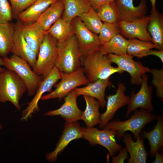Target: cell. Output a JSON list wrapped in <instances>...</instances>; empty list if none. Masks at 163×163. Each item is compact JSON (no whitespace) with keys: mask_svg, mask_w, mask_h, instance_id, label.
<instances>
[{"mask_svg":"<svg viewBox=\"0 0 163 163\" xmlns=\"http://www.w3.org/2000/svg\"><path fill=\"white\" fill-rule=\"evenodd\" d=\"M27 91L25 84L14 71L4 69L0 72V102L9 101L20 110V100Z\"/></svg>","mask_w":163,"mask_h":163,"instance_id":"obj_1","label":"cell"},{"mask_svg":"<svg viewBox=\"0 0 163 163\" xmlns=\"http://www.w3.org/2000/svg\"><path fill=\"white\" fill-rule=\"evenodd\" d=\"M130 118L125 121L114 120L109 122L102 129H113L117 132L116 137L121 140L125 133L130 131L133 134L134 139L139 136L143 127L147 124L156 119L157 117L151 112L141 109H136Z\"/></svg>","mask_w":163,"mask_h":163,"instance_id":"obj_2","label":"cell"},{"mask_svg":"<svg viewBox=\"0 0 163 163\" xmlns=\"http://www.w3.org/2000/svg\"><path fill=\"white\" fill-rule=\"evenodd\" d=\"M59 53L55 66L61 72L71 73L81 67V54L74 35L61 42H57Z\"/></svg>","mask_w":163,"mask_h":163,"instance_id":"obj_3","label":"cell"},{"mask_svg":"<svg viewBox=\"0 0 163 163\" xmlns=\"http://www.w3.org/2000/svg\"><path fill=\"white\" fill-rule=\"evenodd\" d=\"M107 55L102 54L99 50L92 53L86 59L83 68L84 73L90 82L99 79H106L115 73L124 71L118 67L111 66Z\"/></svg>","mask_w":163,"mask_h":163,"instance_id":"obj_4","label":"cell"},{"mask_svg":"<svg viewBox=\"0 0 163 163\" xmlns=\"http://www.w3.org/2000/svg\"><path fill=\"white\" fill-rule=\"evenodd\" d=\"M58 53L57 41L45 32L39 48L37 58L33 68V71L45 78L55 66Z\"/></svg>","mask_w":163,"mask_h":163,"instance_id":"obj_5","label":"cell"},{"mask_svg":"<svg viewBox=\"0 0 163 163\" xmlns=\"http://www.w3.org/2000/svg\"><path fill=\"white\" fill-rule=\"evenodd\" d=\"M4 66L14 71L25 84L29 96L35 95L43 78L32 70L28 62L20 57L13 54L10 58H3Z\"/></svg>","mask_w":163,"mask_h":163,"instance_id":"obj_6","label":"cell"},{"mask_svg":"<svg viewBox=\"0 0 163 163\" xmlns=\"http://www.w3.org/2000/svg\"><path fill=\"white\" fill-rule=\"evenodd\" d=\"M71 22L81 54V65L83 66L88 56L99 50L101 44L98 36L88 30L78 17Z\"/></svg>","mask_w":163,"mask_h":163,"instance_id":"obj_7","label":"cell"},{"mask_svg":"<svg viewBox=\"0 0 163 163\" xmlns=\"http://www.w3.org/2000/svg\"><path fill=\"white\" fill-rule=\"evenodd\" d=\"M60 79V81L55 85L56 89L49 94L42 96L41 99L46 100L57 98L61 101L74 89L80 86L87 85L90 82L83 67L71 73L61 72Z\"/></svg>","mask_w":163,"mask_h":163,"instance_id":"obj_8","label":"cell"},{"mask_svg":"<svg viewBox=\"0 0 163 163\" xmlns=\"http://www.w3.org/2000/svg\"><path fill=\"white\" fill-rule=\"evenodd\" d=\"M82 128V138L88 140L91 145L98 144L104 147L111 157L122 148V146L117 143L115 139L116 131L105 129L100 130L93 127Z\"/></svg>","mask_w":163,"mask_h":163,"instance_id":"obj_9","label":"cell"},{"mask_svg":"<svg viewBox=\"0 0 163 163\" xmlns=\"http://www.w3.org/2000/svg\"><path fill=\"white\" fill-rule=\"evenodd\" d=\"M107 55L112 63L117 64L122 70L126 71L130 74L132 84L140 85L143 76L146 73L150 72V69L143 66L140 62L134 61L132 56L127 54L117 55L111 53Z\"/></svg>","mask_w":163,"mask_h":163,"instance_id":"obj_10","label":"cell"},{"mask_svg":"<svg viewBox=\"0 0 163 163\" xmlns=\"http://www.w3.org/2000/svg\"><path fill=\"white\" fill-rule=\"evenodd\" d=\"M61 72L55 66L49 74L43 79L34 97L22 112L21 120H27L33 113L39 110L38 103L42 94L51 91L53 86L61 79Z\"/></svg>","mask_w":163,"mask_h":163,"instance_id":"obj_11","label":"cell"},{"mask_svg":"<svg viewBox=\"0 0 163 163\" xmlns=\"http://www.w3.org/2000/svg\"><path fill=\"white\" fill-rule=\"evenodd\" d=\"M149 16H145L130 22L119 20L117 23L120 33L129 39H137L141 40L152 42L148 31Z\"/></svg>","mask_w":163,"mask_h":163,"instance_id":"obj_12","label":"cell"},{"mask_svg":"<svg viewBox=\"0 0 163 163\" xmlns=\"http://www.w3.org/2000/svg\"><path fill=\"white\" fill-rule=\"evenodd\" d=\"M148 77L144 75L142 77L141 88L136 93L132 91L128 104L126 117L138 108L145 110L151 112L154 110L152 104V88L148 84Z\"/></svg>","mask_w":163,"mask_h":163,"instance_id":"obj_13","label":"cell"},{"mask_svg":"<svg viewBox=\"0 0 163 163\" xmlns=\"http://www.w3.org/2000/svg\"><path fill=\"white\" fill-rule=\"evenodd\" d=\"M83 129L78 121L67 122L64 125L62 135L52 152L47 153L46 158L48 161L53 162L58 155L65 149L72 141L83 137Z\"/></svg>","mask_w":163,"mask_h":163,"instance_id":"obj_14","label":"cell"},{"mask_svg":"<svg viewBox=\"0 0 163 163\" xmlns=\"http://www.w3.org/2000/svg\"><path fill=\"white\" fill-rule=\"evenodd\" d=\"M126 87L124 85L119 82L118 88L115 94L109 95L106 97V110L100 114V128H103L113 117L116 111L121 107L127 105L130 96L126 95L125 92Z\"/></svg>","mask_w":163,"mask_h":163,"instance_id":"obj_15","label":"cell"},{"mask_svg":"<svg viewBox=\"0 0 163 163\" xmlns=\"http://www.w3.org/2000/svg\"><path fill=\"white\" fill-rule=\"evenodd\" d=\"M78 96L73 90L64 97V102L59 108L49 111L44 115L60 116L67 122L78 121L81 120L82 112L78 108L77 103Z\"/></svg>","mask_w":163,"mask_h":163,"instance_id":"obj_16","label":"cell"},{"mask_svg":"<svg viewBox=\"0 0 163 163\" xmlns=\"http://www.w3.org/2000/svg\"><path fill=\"white\" fill-rule=\"evenodd\" d=\"M115 2L119 20L132 21L145 17L146 14V0H141L136 6L133 0H116Z\"/></svg>","mask_w":163,"mask_h":163,"instance_id":"obj_17","label":"cell"},{"mask_svg":"<svg viewBox=\"0 0 163 163\" xmlns=\"http://www.w3.org/2000/svg\"><path fill=\"white\" fill-rule=\"evenodd\" d=\"M11 52L26 61L32 68L34 66L37 55L24 38L19 21L15 24L13 44Z\"/></svg>","mask_w":163,"mask_h":163,"instance_id":"obj_18","label":"cell"},{"mask_svg":"<svg viewBox=\"0 0 163 163\" xmlns=\"http://www.w3.org/2000/svg\"><path fill=\"white\" fill-rule=\"evenodd\" d=\"M110 77L90 82L86 86L76 88L73 90L78 96L85 95L96 99L100 102L101 107L103 108L105 106L107 102L105 99L106 89L107 87L113 85L110 81Z\"/></svg>","mask_w":163,"mask_h":163,"instance_id":"obj_19","label":"cell"},{"mask_svg":"<svg viewBox=\"0 0 163 163\" xmlns=\"http://www.w3.org/2000/svg\"><path fill=\"white\" fill-rule=\"evenodd\" d=\"M123 141L130 157L128 158V163H146L148 153L146 152L144 144V138L141 135L136 137L134 142L129 133L124 134Z\"/></svg>","mask_w":163,"mask_h":163,"instance_id":"obj_20","label":"cell"},{"mask_svg":"<svg viewBox=\"0 0 163 163\" xmlns=\"http://www.w3.org/2000/svg\"><path fill=\"white\" fill-rule=\"evenodd\" d=\"M20 21L21 27L26 41L37 55L40 46L42 43L45 32L37 22L23 24Z\"/></svg>","mask_w":163,"mask_h":163,"instance_id":"obj_21","label":"cell"},{"mask_svg":"<svg viewBox=\"0 0 163 163\" xmlns=\"http://www.w3.org/2000/svg\"><path fill=\"white\" fill-rule=\"evenodd\" d=\"M147 30L152 42L158 50H163V15L157 9L151 10Z\"/></svg>","mask_w":163,"mask_h":163,"instance_id":"obj_22","label":"cell"},{"mask_svg":"<svg viewBox=\"0 0 163 163\" xmlns=\"http://www.w3.org/2000/svg\"><path fill=\"white\" fill-rule=\"evenodd\" d=\"M57 0H36L31 5L21 13L17 18L24 24L36 22L41 14Z\"/></svg>","mask_w":163,"mask_h":163,"instance_id":"obj_23","label":"cell"},{"mask_svg":"<svg viewBox=\"0 0 163 163\" xmlns=\"http://www.w3.org/2000/svg\"><path fill=\"white\" fill-rule=\"evenodd\" d=\"M64 9L63 0H57L41 14L36 22L46 31L61 17Z\"/></svg>","mask_w":163,"mask_h":163,"instance_id":"obj_24","label":"cell"},{"mask_svg":"<svg viewBox=\"0 0 163 163\" xmlns=\"http://www.w3.org/2000/svg\"><path fill=\"white\" fill-rule=\"evenodd\" d=\"M157 122L154 129L149 132H143L141 136L147 139L150 146V153L153 157L156 152H159L163 146V118L157 116Z\"/></svg>","mask_w":163,"mask_h":163,"instance_id":"obj_25","label":"cell"},{"mask_svg":"<svg viewBox=\"0 0 163 163\" xmlns=\"http://www.w3.org/2000/svg\"><path fill=\"white\" fill-rule=\"evenodd\" d=\"M86 103V107L82 112L81 120H83L87 127H94L100 123V114L99 109L100 102L94 98L83 95Z\"/></svg>","mask_w":163,"mask_h":163,"instance_id":"obj_26","label":"cell"},{"mask_svg":"<svg viewBox=\"0 0 163 163\" xmlns=\"http://www.w3.org/2000/svg\"><path fill=\"white\" fill-rule=\"evenodd\" d=\"M46 32L58 42L65 41L74 35L71 21L61 17Z\"/></svg>","mask_w":163,"mask_h":163,"instance_id":"obj_27","label":"cell"},{"mask_svg":"<svg viewBox=\"0 0 163 163\" xmlns=\"http://www.w3.org/2000/svg\"><path fill=\"white\" fill-rule=\"evenodd\" d=\"M15 24L0 23V56L4 58L11 52L13 44Z\"/></svg>","mask_w":163,"mask_h":163,"instance_id":"obj_28","label":"cell"},{"mask_svg":"<svg viewBox=\"0 0 163 163\" xmlns=\"http://www.w3.org/2000/svg\"><path fill=\"white\" fill-rule=\"evenodd\" d=\"M128 40L119 34L106 43L101 45L99 50L103 54H113L117 55L127 54Z\"/></svg>","mask_w":163,"mask_h":163,"instance_id":"obj_29","label":"cell"},{"mask_svg":"<svg viewBox=\"0 0 163 163\" xmlns=\"http://www.w3.org/2000/svg\"><path fill=\"white\" fill-rule=\"evenodd\" d=\"M63 17L70 21L87 11L91 7L88 0H63Z\"/></svg>","mask_w":163,"mask_h":163,"instance_id":"obj_30","label":"cell"},{"mask_svg":"<svg viewBox=\"0 0 163 163\" xmlns=\"http://www.w3.org/2000/svg\"><path fill=\"white\" fill-rule=\"evenodd\" d=\"M155 45L151 42L141 40L137 39H129L126 53L133 57L141 58L152 49L155 48Z\"/></svg>","mask_w":163,"mask_h":163,"instance_id":"obj_31","label":"cell"},{"mask_svg":"<svg viewBox=\"0 0 163 163\" xmlns=\"http://www.w3.org/2000/svg\"><path fill=\"white\" fill-rule=\"evenodd\" d=\"M78 17L88 30L96 34H99L103 23L97 13L92 7Z\"/></svg>","mask_w":163,"mask_h":163,"instance_id":"obj_32","label":"cell"},{"mask_svg":"<svg viewBox=\"0 0 163 163\" xmlns=\"http://www.w3.org/2000/svg\"><path fill=\"white\" fill-rule=\"evenodd\" d=\"M97 10L99 17L104 22L117 23L119 20L115 1L104 4Z\"/></svg>","mask_w":163,"mask_h":163,"instance_id":"obj_33","label":"cell"},{"mask_svg":"<svg viewBox=\"0 0 163 163\" xmlns=\"http://www.w3.org/2000/svg\"><path fill=\"white\" fill-rule=\"evenodd\" d=\"M120 33V30L117 23L104 22L98 36L101 45L108 42Z\"/></svg>","mask_w":163,"mask_h":163,"instance_id":"obj_34","label":"cell"},{"mask_svg":"<svg viewBox=\"0 0 163 163\" xmlns=\"http://www.w3.org/2000/svg\"><path fill=\"white\" fill-rule=\"evenodd\" d=\"M152 75V84L155 87L157 96L162 101L163 100V69H153L150 72Z\"/></svg>","mask_w":163,"mask_h":163,"instance_id":"obj_35","label":"cell"},{"mask_svg":"<svg viewBox=\"0 0 163 163\" xmlns=\"http://www.w3.org/2000/svg\"><path fill=\"white\" fill-rule=\"evenodd\" d=\"M14 18H17L22 12L33 4L36 0H9Z\"/></svg>","mask_w":163,"mask_h":163,"instance_id":"obj_36","label":"cell"},{"mask_svg":"<svg viewBox=\"0 0 163 163\" xmlns=\"http://www.w3.org/2000/svg\"><path fill=\"white\" fill-rule=\"evenodd\" d=\"M13 18L11 5L8 0H0V23L10 22Z\"/></svg>","mask_w":163,"mask_h":163,"instance_id":"obj_37","label":"cell"},{"mask_svg":"<svg viewBox=\"0 0 163 163\" xmlns=\"http://www.w3.org/2000/svg\"><path fill=\"white\" fill-rule=\"evenodd\" d=\"M119 154L116 156L112 157V163H124L125 160L128 158V151L126 147L121 148Z\"/></svg>","mask_w":163,"mask_h":163,"instance_id":"obj_38","label":"cell"},{"mask_svg":"<svg viewBox=\"0 0 163 163\" xmlns=\"http://www.w3.org/2000/svg\"><path fill=\"white\" fill-rule=\"evenodd\" d=\"M91 6L95 10L102 5L107 3L115 1L116 0H88Z\"/></svg>","mask_w":163,"mask_h":163,"instance_id":"obj_39","label":"cell"},{"mask_svg":"<svg viewBox=\"0 0 163 163\" xmlns=\"http://www.w3.org/2000/svg\"><path fill=\"white\" fill-rule=\"evenodd\" d=\"M148 55H154L158 57L163 63V50H150L145 54V56Z\"/></svg>","mask_w":163,"mask_h":163,"instance_id":"obj_40","label":"cell"},{"mask_svg":"<svg viewBox=\"0 0 163 163\" xmlns=\"http://www.w3.org/2000/svg\"><path fill=\"white\" fill-rule=\"evenodd\" d=\"M155 160L153 161V163H163V155L162 153H159V152H155Z\"/></svg>","mask_w":163,"mask_h":163,"instance_id":"obj_41","label":"cell"},{"mask_svg":"<svg viewBox=\"0 0 163 163\" xmlns=\"http://www.w3.org/2000/svg\"><path fill=\"white\" fill-rule=\"evenodd\" d=\"M152 5V10L154 11L156 9V0H149Z\"/></svg>","mask_w":163,"mask_h":163,"instance_id":"obj_42","label":"cell"},{"mask_svg":"<svg viewBox=\"0 0 163 163\" xmlns=\"http://www.w3.org/2000/svg\"><path fill=\"white\" fill-rule=\"evenodd\" d=\"M4 65V60L3 59L0 57V72L3 71L4 68H2L1 66Z\"/></svg>","mask_w":163,"mask_h":163,"instance_id":"obj_43","label":"cell"},{"mask_svg":"<svg viewBox=\"0 0 163 163\" xmlns=\"http://www.w3.org/2000/svg\"><path fill=\"white\" fill-rule=\"evenodd\" d=\"M2 125L0 123V130L2 128Z\"/></svg>","mask_w":163,"mask_h":163,"instance_id":"obj_44","label":"cell"}]
</instances>
